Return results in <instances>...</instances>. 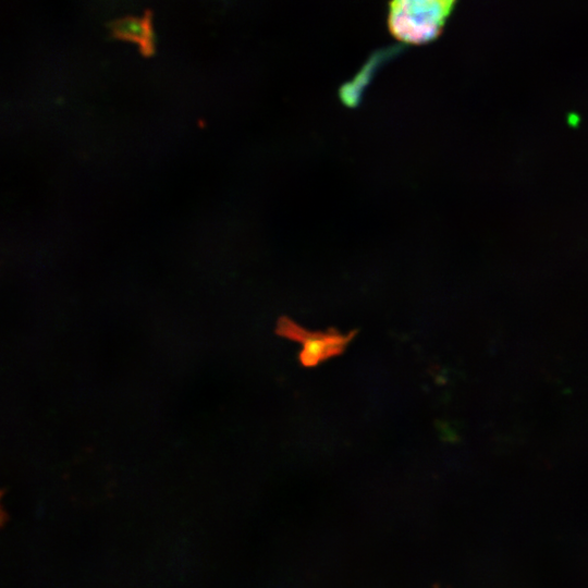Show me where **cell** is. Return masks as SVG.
<instances>
[{
    "mask_svg": "<svg viewBox=\"0 0 588 588\" xmlns=\"http://www.w3.org/2000/svg\"><path fill=\"white\" fill-rule=\"evenodd\" d=\"M456 0H391L388 26L405 44L422 45L437 39Z\"/></svg>",
    "mask_w": 588,
    "mask_h": 588,
    "instance_id": "1",
    "label": "cell"
},
{
    "mask_svg": "<svg viewBox=\"0 0 588 588\" xmlns=\"http://www.w3.org/2000/svg\"><path fill=\"white\" fill-rule=\"evenodd\" d=\"M111 30L118 38L140 45L142 50L149 53L156 45V34L148 15L144 19L124 17L112 23Z\"/></svg>",
    "mask_w": 588,
    "mask_h": 588,
    "instance_id": "3",
    "label": "cell"
},
{
    "mask_svg": "<svg viewBox=\"0 0 588 588\" xmlns=\"http://www.w3.org/2000/svg\"><path fill=\"white\" fill-rule=\"evenodd\" d=\"M277 333L302 343L299 362L306 367H314L326 359L340 355L353 339L355 331L347 334L335 331L310 332L290 318L281 317L278 320Z\"/></svg>",
    "mask_w": 588,
    "mask_h": 588,
    "instance_id": "2",
    "label": "cell"
}]
</instances>
